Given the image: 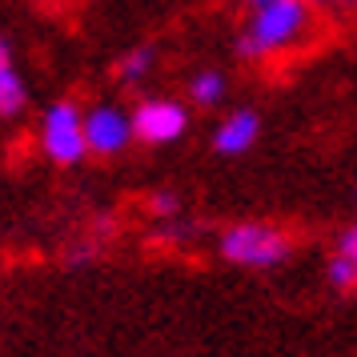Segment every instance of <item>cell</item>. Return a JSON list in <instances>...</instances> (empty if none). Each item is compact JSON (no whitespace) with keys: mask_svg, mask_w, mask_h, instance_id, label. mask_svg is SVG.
<instances>
[{"mask_svg":"<svg viewBox=\"0 0 357 357\" xmlns=\"http://www.w3.org/2000/svg\"><path fill=\"white\" fill-rule=\"evenodd\" d=\"M189 97H193V105H201V109H213L217 100L225 97V77H221L217 68H201L193 81H189Z\"/></svg>","mask_w":357,"mask_h":357,"instance_id":"obj_9","label":"cell"},{"mask_svg":"<svg viewBox=\"0 0 357 357\" xmlns=\"http://www.w3.org/2000/svg\"><path fill=\"white\" fill-rule=\"evenodd\" d=\"M193 233H197V225H189V221H177V217H169V221H157V241L181 245V241H189Z\"/></svg>","mask_w":357,"mask_h":357,"instance_id":"obj_11","label":"cell"},{"mask_svg":"<svg viewBox=\"0 0 357 357\" xmlns=\"http://www.w3.org/2000/svg\"><path fill=\"white\" fill-rule=\"evenodd\" d=\"M249 4H253V8H257V4H269V0H249Z\"/></svg>","mask_w":357,"mask_h":357,"instance_id":"obj_15","label":"cell"},{"mask_svg":"<svg viewBox=\"0 0 357 357\" xmlns=\"http://www.w3.org/2000/svg\"><path fill=\"white\" fill-rule=\"evenodd\" d=\"M293 241L273 225H261V221H241V225H229L217 237V253L233 265L245 269H273L289 257Z\"/></svg>","mask_w":357,"mask_h":357,"instance_id":"obj_2","label":"cell"},{"mask_svg":"<svg viewBox=\"0 0 357 357\" xmlns=\"http://www.w3.org/2000/svg\"><path fill=\"white\" fill-rule=\"evenodd\" d=\"M132 141V121L116 105H97L84 113V145L97 157H116Z\"/></svg>","mask_w":357,"mask_h":357,"instance_id":"obj_5","label":"cell"},{"mask_svg":"<svg viewBox=\"0 0 357 357\" xmlns=\"http://www.w3.org/2000/svg\"><path fill=\"white\" fill-rule=\"evenodd\" d=\"M317 4H354V0H317Z\"/></svg>","mask_w":357,"mask_h":357,"instance_id":"obj_14","label":"cell"},{"mask_svg":"<svg viewBox=\"0 0 357 357\" xmlns=\"http://www.w3.org/2000/svg\"><path fill=\"white\" fill-rule=\"evenodd\" d=\"M337 253H345V257L357 265V225H349V229L337 237Z\"/></svg>","mask_w":357,"mask_h":357,"instance_id":"obj_13","label":"cell"},{"mask_svg":"<svg viewBox=\"0 0 357 357\" xmlns=\"http://www.w3.org/2000/svg\"><path fill=\"white\" fill-rule=\"evenodd\" d=\"M153 65H157V49L153 45H137V49L125 52V61H116V77H121V84L137 89L141 81H149Z\"/></svg>","mask_w":357,"mask_h":357,"instance_id":"obj_8","label":"cell"},{"mask_svg":"<svg viewBox=\"0 0 357 357\" xmlns=\"http://www.w3.org/2000/svg\"><path fill=\"white\" fill-rule=\"evenodd\" d=\"M24 100H29V93L13 65V49H8V40H0V116H17Z\"/></svg>","mask_w":357,"mask_h":357,"instance_id":"obj_7","label":"cell"},{"mask_svg":"<svg viewBox=\"0 0 357 357\" xmlns=\"http://www.w3.org/2000/svg\"><path fill=\"white\" fill-rule=\"evenodd\" d=\"M40 149L52 165H77L84 161V113L73 105V100H56L45 109V121H40Z\"/></svg>","mask_w":357,"mask_h":357,"instance_id":"obj_3","label":"cell"},{"mask_svg":"<svg viewBox=\"0 0 357 357\" xmlns=\"http://www.w3.org/2000/svg\"><path fill=\"white\" fill-rule=\"evenodd\" d=\"M313 29V0H269L257 4L253 17L237 36V52L249 61L273 56V52L293 49L297 40H305Z\"/></svg>","mask_w":357,"mask_h":357,"instance_id":"obj_1","label":"cell"},{"mask_svg":"<svg viewBox=\"0 0 357 357\" xmlns=\"http://www.w3.org/2000/svg\"><path fill=\"white\" fill-rule=\"evenodd\" d=\"M129 121H132V137L137 141H145V145H173L189 129V109L169 97H149L137 105V113Z\"/></svg>","mask_w":357,"mask_h":357,"instance_id":"obj_4","label":"cell"},{"mask_svg":"<svg viewBox=\"0 0 357 357\" xmlns=\"http://www.w3.org/2000/svg\"><path fill=\"white\" fill-rule=\"evenodd\" d=\"M325 277H329V285H333V289H357V265L349 257H345V253H333V257H329V265H325Z\"/></svg>","mask_w":357,"mask_h":357,"instance_id":"obj_10","label":"cell"},{"mask_svg":"<svg viewBox=\"0 0 357 357\" xmlns=\"http://www.w3.org/2000/svg\"><path fill=\"white\" fill-rule=\"evenodd\" d=\"M257 132H261L257 113H249V109L229 113L225 121L217 125V132H213V149L225 153V157H241V153H249V149L257 145Z\"/></svg>","mask_w":357,"mask_h":357,"instance_id":"obj_6","label":"cell"},{"mask_svg":"<svg viewBox=\"0 0 357 357\" xmlns=\"http://www.w3.org/2000/svg\"><path fill=\"white\" fill-rule=\"evenodd\" d=\"M149 213L157 217V221H169V217H181V197L169 193V189H161V193L149 197Z\"/></svg>","mask_w":357,"mask_h":357,"instance_id":"obj_12","label":"cell"}]
</instances>
